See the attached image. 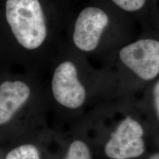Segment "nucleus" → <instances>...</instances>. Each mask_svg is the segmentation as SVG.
<instances>
[{
	"instance_id": "1",
	"label": "nucleus",
	"mask_w": 159,
	"mask_h": 159,
	"mask_svg": "<svg viewBox=\"0 0 159 159\" xmlns=\"http://www.w3.org/2000/svg\"><path fill=\"white\" fill-rule=\"evenodd\" d=\"M5 13L13 35L23 47L32 50L43 44L47 27L39 0H7Z\"/></svg>"
},
{
	"instance_id": "2",
	"label": "nucleus",
	"mask_w": 159,
	"mask_h": 159,
	"mask_svg": "<svg viewBox=\"0 0 159 159\" xmlns=\"http://www.w3.org/2000/svg\"><path fill=\"white\" fill-rule=\"evenodd\" d=\"M121 62L144 80L159 74V41L142 39L123 47L119 52Z\"/></svg>"
},
{
	"instance_id": "3",
	"label": "nucleus",
	"mask_w": 159,
	"mask_h": 159,
	"mask_svg": "<svg viewBox=\"0 0 159 159\" xmlns=\"http://www.w3.org/2000/svg\"><path fill=\"white\" fill-rule=\"evenodd\" d=\"M109 25L110 17L103 9L96 6L83 8L75 23L72 35L75 46L84 52H94Z\"/></svg>"
},
{
	"instance_id": "4",
	"label": "nucleus",
	"mask_w": 159,
	"mask_h": 159,
	"mask_svg": "<svg viewBox=\"0 0 159 159\" xmlns=\"http://www.w3.org/2000/svg\"><path fill=\"white\" fill-rule=\"evenodd\" d=\"M144 130L132 117H126L111 135L105 146V153L111 159H132L145 151Z\"/></svg>"
},
{
	"instance_id": "5",
	"label": "nucleus",
	"mask_w": 159,
	"mask_h": 159,
	"mask_svg": "<svg viewBox=\"0 0 159 159\" xmlns=\"http://www.w3.org/2000/svg\"><path fill=\"white\" fill-rule=\"evenodd\" d=\"M52 90L57 102L70 109L82 106L86 98L85 87L79 80L76 66L71 61H64L55 69Z\"/></svg>"
},
{
	"instance_id": "6",
	"label": "nucleus",
	"mask_w": 159,
	"mask_h": 159,
	"mask_svg": "<svg viewBox=\"0 0 159 159\" xmlns=\"http://www.w3.org/2000/svg\"><path fill=\"white\" fill-rule=\"evenodd\" d=\"M30 95V89L21 81H5L0 85V125L7 123Z\"/></svg>"
},
{
	"instance_id": "7",
	"label": "nucleus",
	"mask_w": 159,
	"mask_h": 159,
	"mask_svg": "<svg viewBox=\"0 0 159 159\" xmlns=\"http://www.w3.org/2000/svg\"><path fill=\"white\" fill-rule=\"evenodd\" d=\"M5 159H41V156L35 145L24 144L11 150Z\"/></svg>"
},
{
	"instance_id": "8",
	"label": "nucleus",
	"mask_w": 159,
	"mask_h": 159,
	"mask_svg": "<svg viewBox=\"0 0 159 159\" xmlns=\"http://www.w3.org/2000/svg\"><path fill=\"white\" fill-rule=\"evenodd\" d=\"M64 159H91L88 145L81 140H75L69 145Z\"/></svg>"
},
{
	"instance_id": "9",
	"label": "nucleus",
	"mask_w": 159,
	"mask_h": 159,
	"mask_svg": "<svg viewBox=\"0 0 159 159\" xmlns=\"http://www.w3.org/2000/svg\"><path fill=\"white\" fill-rule=\"evenodd\" d=\"M111 2L122 11L134 13L144 7L147 0H111Z\"/></svg>"
},
{
	"instance_id": "10",
	"label": "nucleus",
	"mask_w": 159,
	"mask_h": 159,
	"mask_svg": "<svg viewBox=\"0 0 159 159\" xmlns=\"http://www.w3.org/2000/svg\"><path fill=\"white\" fill-rule=\"evenodd\" d=\"M153 97L157 115L159 118V80L156 83L153 89Z\"/></svg>"
},
{
	"instance_id": "11",
	"label": "nucleus",
	"mask_w": 159,
	"mask_h": 159,
	"mask_svg": "<svg viewBox=\"0 0 159 159\" xmlns=\"http://www.w3.org/2000/svg\"><path fill=\"white\" fill-rule=\"evenodd\" d=\"M149 159H159V152L158 153L153 155V156H152Z\"/></svg>"
}]
</instances>
